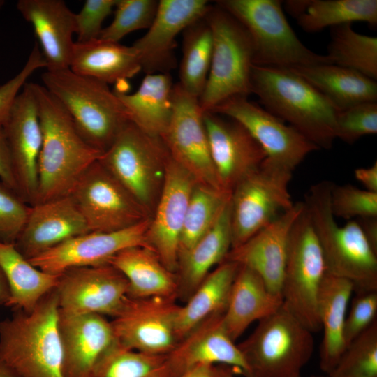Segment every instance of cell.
<instances>
[{"instance_id": "cell-1", "label": "cell", "mask_w": 377, "mask_h": 377, "mask_svg": "<svg viewBox=\"0 0 377 377\" xmlns=\"http://www.w3.org/2000/svg\"><path fill=\"white\" fill-rule=\"evenodd\" d=\"M30 84L43 134L38 165L37 204L69 195L77 180L99 160L103 152L81 136L66 110L43 85Z\"/></svg>"}, {"instance_id": "cell-2", "label": "cell", "mask_w": 377, "mask_h": 377, "mask_svg": "<svg viewBox=\"0 0 377 377\" xmlns=\"http://www.w3.org/2000/svg\"><path fill=\"white\" fill-rule=\"evenodd\" d=\"M251 93L265 110L295 128L319 149L337 139L339 110L317 89L292 69L253 65Z\"/></svg>"}, {"instance_id": "cell-3", "label": "cell", "mask_w": 377, "mask_h": 377, "mask_svg": "<svg viewBox=\"0 0 377 377\" xmlns=\"http://www.w3.org/2000/svg\"><path fill=\"white\" fill-rule=\"evenodd\" d=\"M0 321V358L20 377H64L56 288L30 312Z\"/></svg>"}, {"instance_id": "cell-4", "label": "cell", "mask_w": 377, "mask_h": 377, "mask_svg": "<svg viewBox=\"0 0 377 377\" xmlns=\"http://www.w3.org/2000/svg\"><path fill=\"white\" fill-rule=\"evenodd\" d=\"M333 183L322 181L309 189L304 203L323 254L327 273L349 281L354 293L377 291V252L356 220L339 226L332 213Z\"/></svg>"}, {"instance_id": "cell-5", "label": "cell", "mask_w": 377, "mask_h": 377, "mask_svg": "<svg viewBox=\"0 0 377 377\" xmlns=\"http://www.w3.org/2000/svg\"><path fill=\"white\" fill-rule=\"evenodd\" d=\"M44 87L60 103L81 136L103 152L127 122L125 109L108 84L70 68L46 71Z\"/></svg>"}, {"instance_id": "cell-6", "label": "cell", "mask_w": 377, "mask_h": 377, "mask_svg": "<svg viewBox=\"0 0 377 377\" xmlns=\"http://www.w3.org/2000/svg\"><path fill=\"white\" fill-rule=\"evenodd\" d=\"M216 4L246 30L256 66L295 69L331 64L326 55L305 46L289 24L279 0H221Z\"/></svg>"}, {"instance_id": "cell-7", "label": "cell", "mask_w": 377, "mask_h": 377, "mask_svg": "<svg viewBox=\"0 0 377 377\" xmlns=\"http://www.w3.org/2000/svg\"><path fill=\"white\" fill-rule=\"evenodd\" d=\"M237 346L247 366L246 377H302L314 339L313 332L282 304L259 320Z\"/></svg>"}, {"instance_id": "cell-8", "label": "cell", "mask_w": 377, "mask_h": 377, "mask_svg": "<svg viewBox=\"0 0 377 377\" xmlns=\"http://www.w3.org/2000/svg\"><path fill=\"white\" fill-rule=\"evenodd\" d=\"M213 39L210 69L199 98L202 112H211L224 101L251 93L253 47L244 27L216 4L205 17Z\"/></svg>"}, {"instance_id": "cell-9", "label": "cell", "mask_w": 377, "mask_h": 377, "mask_svg": "<svg viewBox=\"0 0 377 377\" xmlns=\"http://www.w3.org/2000/svg\"><path fill=\"white\" fill-rule=\"evenodd\" d=\"M168 158L161 138L149 135L127 121L98 161L151 217Z\"/></svg>"}, {"instance_id": "cell-10", "label": "cell", "mask_w": 377, "mask_h": 377, "mask_svg": "<svg viewBox=\"0 0 377 377\" xmlns=\"http://www.w3.org/2000/svg\"><path fill=\"white\" fill-rule=\"evenodd\" d=\"M326 273L321 247L304 203L289 235L281 296L283 305L313 333L321 329L317 297Z\"/></svg>"}, {"instance_id": "cell-11", "label": "cell", "mask_w": 377, "mask_h": 377, "mask_svg": "<svg viewBox=\"0 0 377 377\" xmlns=\"http://www.w3.org/2000/svg\"><path fill=\"white\" fill-rule=\"evenodd\" d=\"M293 171L265 160L230 195L231 249L243 244L294 205L288 185Z\"/></svg>"}, {"instance_id": "cell-12", "label": "cell", "mask_w": 377, "mask_h": 377, "mask_svg": "<svg viewBox=\"0 0 377 377\" xmlns=\"http://www.w3.org/2000/svg\"><path fill=\"white\" fill-rule=\"evenodd\" d=\"M69 195L90 232L117 231L151 217L98 161L84 172Z\"/></svg>"}, {"instance_id": "cell-13", "label": "cell", "mask_w": 377, "mask_h": 377, "mask_svg": "<svg viewBox=\"0 0 377 377\" xmlns=\"http://www.w3.org/2000/svg\"><path fill=\"white\" fill-rule=\"evenodd\" d=\"M172 106L170 121L161 138L170 156L197 184L223 190L213 165L199 98L177 83L172 89Z\"/></svg>"}, {"instance_id": "cell-14", "label": "cell", "mask_w": 377, "mask_h": 377, "mask_svg": "<svg viewBox=\"0 0 377 377\" xmlns=\"http://www.w3.org/2000/svg\"><path fill=\"white\" fill-rule=\"evenodd\" d=\"M175 297H127L110 321L116 341L126 348L151 355H167L178 343Z\"/></svg>"}, {"instance_id": "cell-15", "label": "cell", "mask_w": 377, "mask_h": 377, "mask_svg": "<svg viewBox=\"0 0 377 377\" xmlns=\"http://www.w3.org/2000/svg\"><path fill=\"white\" fill-rule=\"evenodd\" d=\"M212 112L242 125L266 154V160L291 171L311 152L319 149L295 128L246 96L228 98Z\"/></svg>"}, {"instance_id": "cell-16", "label": "cell", "mask_w": 377, "mask_h": 377, "mask_svg": "<svg viewBox=\"0 0 377 377\" xmlns=\"http://www.w3.org/2000/svg\"><path fill=\"white\" fill-rule=\"evenodd\" d=\"M128 290L127 279L110 264L68 269L59 275L56 287L61 312L112 318L121 309Z\"/></svg>"}, {"instance_id": "cell-17", "label": "cell", "mask_w": 377, "mask_h": 377, "mask_svg": "<svg viewBox=\"0 0 377 377\" xmlns=\"http://www.w3.org/2000/svg\"><path fill=\"white\" fill-rule=\"evenodd\" d=\"M17 193L31 206L36 201L38 165L43 134L36 97L30 82L22 87L3 126Z\"/></svg>"}, {"instance_id": "cell-18", "label": "cell", "mask_w": 377, "mask_h": 377, "mask_svg": "<svg viewBox=\"0 0 377 377\" xmlns=\"http://www.w3.org/2000/svg\"><path fill=\"white\" fill-rule=\"evenodd\" d=\"M150 220L151 217L128 228L114 232H87L69 239L29 260L38 269L56 275L73 267L108 264L113 256L126 248L150 247L147 239Z\"/></svg>"}, {"instance_id": "cell-19", "label": "cell", "mask_w": 377, "mask_h": 377, "mask_svg": "<svg viewBox=\"0 0 377 377\" xmlns=\"http://www.w3.org/2000/svg\"><path fill=\"white\" fill-rule=\"evenodd\" d=\"M197 182L169 154L162 189L147 232L149 246L163 265L177 274L181 232Z\"/></svg>"}, {"instance_id": "cell-20", "label": "cell", "mask_w": 377, "mask_h": 377, "mask_svg": "<svg viewBox=\"0 0 377 377\" xmlns=\"http://www.w3.org/2000/svg\"><path fill=\"white\" fill-rule=\"evenodd\" d=\"M211 6L206 0H161L148 31L133 47L141 71L146 74L170 73L176 66V38L192 24L204 18Z\"/></svg>"}, {"instance_id": "cell-21", "label": "cell", "mask_w": 377, "mask_h": 377, "mask_svg": "<svg viewBox=\"0 0 377 377\" xmlns=\"http://www.w3.org/2000/svg\"><path fill=\"white\" fill-rule=\"evenodd\" d=\"M211 156L221 188L231 192L266 159V154L237 121L212 112L204 113Z\"/></svg>"}, {"instance_id": "cell-22", "label": "cell", "mask_w": 377, "mask_h": 377, "mask_svg": "<svg viewBox=\"0 0 377 377\" xmlns=\"http://www.w3.org/2000/svg\"><path fill=\"white\" fill-rule=\"evenodd\" d=\"M223 314L216 313L203 320L166 355L170 377H179L205 364L230 366L246 377V362L225 329Z\"/></svg>"}, {"instance_id": "cell-23", "label": "cell", "mask_w": 377, "mask_h": 377, "mask_svg": "<svg viewBox=\"0 0 377 377\" xmlns=\"http://www.w3.org/2000/svg\"><path fill=\"white\" fill-rule=\"evenodd\" d=\"M59 330L64 377H94L117 342L111 322L98 314L72 315L59 310Z\"/></svg>"}, {"instance_id": "cell-24", "label": "cell", "mask_w": 377, "mask_h": 377, "mask_svg": "<svg viewBox=\"0 0 377 377\" xmlns=\"http://www.w3.org/2000/svg\"><path fill=\"white\" fill-rule=\"evenodd\" d=\"M304 207V202L294 203L290 209L243 244L230 249L225 260L250 267L262 278L271 292L281 295L290 232Z\"/></svg>"}, {"instance_id": "cell-25", "label": "cell", "mask_w": 377, "mask_h": 377, "mask_svg": "<svg viewBox=\"0 0 377 377\" xmlns=\"http://www.w3.org/2000/svg\"><path fill=\"white\" fill-rule=\"evenodd\" d=\"M90 232L68 195L35 204L30 210L15 246L31 260L74 237Z\"/></svg>"}, {"instance_id": "cell-26", "label": "cell", "mask_w": 377, "mask_h": 377, "mask_svg": "<svg viewBox=\"0 0 377 377\" xmlns=\"http://www.w3.org/2000/svg\"><path fill=\"white\" fill-rule=\"evenodd\" d=\"M17 9L34 27L47 71L69 68L75 13L62 0H20Z\"/></svg>"}, {"instance_id": "cell-27", "label": "cell", "mask_w": 377, "mask_h": 377, "mask_svg": "<svg viewBox=\"0 0 377 377\" xmlns=\"http://www.w3.org/2000/svg\"><path fill=\"white\" fill-rule=\"evenodd\" d=\"M282 304L281 295L271 292L254 270L239 265L223 314V325L235 341L251 324L273 313Z\"/></svg>"}, {"instance_id": "cell-28", "label": "cell", "mask_w": 377, "mask_h": 377, "mask_svg": "<svg viewBox=\"0 0 377 377\" xmlns=\"http://www.w3.org/2000/svg\"><path fill=\"white\" fill-rule=\"evenodd\" d=\"M353 293V286L349 281L327 273L319 288L317 312L323 331L320 367L326 375L334 368L346 348L343 332Z\"/></svg>"}, {"instance_id": "cell-29", "label": "cell", "mask_w": 377, "mask_h": 377, "mask_svg": "<svg viewBox=\"0 0 377 377\" xmlns=\"http://www.w3.org/2000/svg\"><path fill=\"white\" fill-rule=\"evenodd\" d=\"M170 73L146 74L133 94L114 91L122 103L128 121L145 133L160 138L172 116L173 89Z\"/></svg>"}, {"instance_id": "cell-30", "label": "cell", "mask_w": 377, "mask_h": 377, "mask_svg": "<svg viewBox=\"0 0 377 377\" xmlns=\"http://www.w3.org/2000/svg\"><path fill=\"white\" fill-rule=\"evenodd\" d=\"M128 282V297H178L177 274L170 271L150 247L131 246L113 256L109 263Z\"/></svg>"}, {"instance_id": "cell-31", "label": "cell", "mask_w": 377, "mask_h": 377, "mask_svg": "<svg viewBox=\"0 0 377 377\" xmlns=\"http://www.w3.org/2000/svg\"><path fill=\"white\" fill-rule=\"evenodd\" d=\"M69 68L108 84L121 82L141 71L135 48L100 38L75 42Z\"/></svg>"}, {"instance_id": "cell-32", "label": "cell", "mask_w": 377, "mask_h": 377, "mask_svg": "<svg viewBox=\"0 0 377 377\" xmlns=\"http://www.w3.org/2000/svg\"><path fill=\"white\" fill-rule=\"evenodd\" d=\"M231 246L230 199L214 226L179 257L178 296L188 298L211 269L225 260Z\"/></svg>"}, {"instance_id": "cell-33", "label": "cell", "mask_w": 377, "mask_h": 377, "mask_svg": "<svg viewBox=\"0 0 377 377\" xmlns=\"http://www.w3.org/2000/svg\"><path fill=\"white\" fill-rule=\"evenodd\" d=\"M239 267L237 263L224 260L209 273L186 303L179 306L175 318L178 341L207 318L225 312Z\"/></svg>"}, {"instance_id": "cell-34", "label": "cell", "mask_w": 377, "mask_h": 377, "mask_svg": "<svg viewBox=\"0 0 377 377\" xmlns=\"http://www.w3.org/2000/svg\"><path fill=\"white\" fill-rule=\"evenodd\" d=\"M323 94L339 111L377 101V83L357 71L332 64L292 69Z\"/></svg>"}, {"instance_id": "cell-35", "label": "cell", "mask_w": 377, "mask_h": 377, "mask_svg": "<svg viewBox=\"0 0 377 377\" xmlns=\"http://www.w3.org/2000/svg\"><path fill=\"white\" fill-rule=\"evenodd\" d=\"M283 4L298 25L309 33L354 22L377 24L376 0H289Z\"/></svg>"}, {"instance_id": "cell-36", "label": "cell", "mask_w": 377, "mask_h": 377, "mask_svg": "<svg viewBox=\"0 0 377 377\" xmlns=\"http://www.w3.org/2000/svg\"><path fill=\"white\" fill-rule=\"evenodd\" d=\"M0 267L8 284V307L31 311L39 301L54 289L59 275L46 273L24 257L14 244L0 242Z\"/></svg>"}, {"instance_id": "cell-37", "label": "cell", "mask_w": 377, "mask_h": 377, "mask_svg": "<svg viewBox=\"0 0 377 377\" xmlns=\"http://www.w3.org/2000/svg\"><path fill=\"white\" fill-rule=\"evenodd\" d=\"M212 47V33L205 17L184 31L178 84L198 98L203 92L208 77Z\"/></svg>"}, {"instance_id": "cell-38", "label": "cell", "mask_w": 377, "mask_h": 377, "mask_svg": "<svg viewBox=\"0 0 377 377\" xmlns=\"http://www.w3.org/2000/svg\"><path fill=\"white\" fill-rule=\"evenodd\" d=\"M326 56L332 64L377 80V38L356 32L351 24L331 28Z\"/></svg>"}, {"instance_id": "cell-39", "label": "cell", "mask_w": 377, "mask_h": 377, "mask_svg": "<svg viewBox=\"0 0 377 377\" xmlns=\"http://www.w3.org/2000/svg\"><path fill=\"white\" fill-rule=\"evenodd\" d=\"M231 192L196 184L187 207L179 246V258L216 223ZM179 262V261H178Z\"/></svg>"}, {"instance_id": "cell-40", "label": "cell", "mask_w": 377, "mask_h": 377, "mask_svg": "<svg viewBox=\"0 0 377 377\" xmlns=\"http://www.w3.org/2000/svg\"><path fill=\"white\" fill-rule=\"evenodd\" d=\"M94 377H170L166 355H151L117 342L97 366Z\"/></svg>"}, {"instance_id": "cell-41", "label": "cell", "mask_w": 377, "mask_h": 377, "mask_svg": "<svg viewBox=\"0 0 377 377\" xmlns=\"http://www.w3.org/2000/svg\"><path fill=\"white\" fill-rule=\"evenodd\" d=\"M329 377H377V320L344 350Z\"/></svg>"}, {"instance_id": "cell-42", "label": "cell", "mask_w": 377, "mask_h": 377, "mask_svg": "<svg viewBox=\"0 0 377 377\" xmlns=\"http://www.w3.org/2000/svg\"><path fill=\"white\" fill-rule=\"evenodd\" d=\"M156 0H117L113 20L103 28L100 39L119 43L126 35L151 24L158 9Z\"/></svg>"}, {"instance_id": "cell-43", "label": "cell", "mask_w": 377, "mask_h": 377, "mask_svg": "<svg viewBox=\"0 0 377 377\" xmlns=\"http://www.w3.org/2000/svg\"><path fill=\"white\" fill-rule=\"evenodd\" d=\"M330 207L334 217L350 220L354 218L377 217V193L360 189L351 184L332 186Z\"/></svg>"}, {"instance_id": "cell-44", "label": "cell", "mask_w": 377, "mask_h": 377, "mask_svg": "<svg viewBox=\"0 0 377 377\" xmlns=\"http://www.w3.org/2000/svg\"><path fill=\"white\" fill-rule=\"evenodd\" d=\"M377 133V102L361 103L338 112L336 138L353 144Z\"/></svg>"}, {"instance_id": "cell-45", "label": "cell", "mask_w": 377, "mask_h": 377, "mask_svg": "<svg viewBox=\"0 0 377 377\" xmlns=\"http://www.w3.org/2000/svg\"><path fill=\"white\" fill-rule=\"evenodd\" d=\"M30 207L11 188L0 182V242L15 244Z\"/></svg>"}, {"instance_id": "cell-46", "label": "cell", "mask_w": 377, "mask_h": 377, "mask_svg": "<svg viewBox=\"0 0 377 377\" xmlns=\"http://www.w3.org/2000/svg\"><path fill=\"white\" fill-rule=\"evenodd\" d=\"M351 301L343 332L346 348L377 320V291L355 293Z\"/></svg>"}, {"instance_id": "cell-47", "label": "cell", "mask_w": 377, "mask_h": 377, "mask_svg": "<svg viewBox=\"0 0 377 377\" xmlns=\"http://www.w3.org/2000/svg\"><path fill=\"white\" fill-rule=\"evenodd\" d=\"M117 0H87L78 13L75 14V42L86 43L99 38L102 24L112 13Z\"/></svg>"}, {"instance_id": "cell-48", "label": "cell", "mask_w": 377, "mask_h": 377, "mask_svg": "<svg viewBox=\"0 0 377 377\" xmlns=\"http://www.w3.org/2000/svg\"><path fill=\"white\" fill-rule=\"evenodd\" d=\"M46 68L43 56L36 43L20 71L13 78L0 85V126H3L8 117L14 101L20 89L27 83V79L33 73Z\"/></svg>"}, {"instance_id": "cell-49", "label": "cell", "mask_w": 377, "mask_h": 377, "mask_svg": "<svg viewBox=\"0 0 377 377\" xmlns=\"http://www.w3.org/2000/svg\"><path fill=\"white\" fill-rule=\"evenodd\" d=\"M0 179L17 193L10 151L2 126H0Z\"/></svg>"}, {"instance_id": "cell-50", "label": "cell", "mask_w": 377, "mask_h": 377, "mask_svg": "<svg viewBox=\"0 0 377 377\" xmlns=\"http://www.w3.org/2000/svg\"><path fill=\"white\" fill-rule=\"evenodd\" d=\"M355 177L365 188V190L377 193V162L369 168H361L355 170Z\"/></svg>"}, {"instance_id": "cell-51", "label": "cell", "mask_w": 377, "mask_h": 377, "mask_svg": "<svg viewBox=\"0 0 377 377\" xmlns=\"http://www.w3.org/2000/svg\"><path fill=\"white\" fill-rule=\"evenodd\" d=\"M365 237L377 252V217H365L356 220Z\"/></svg>"}, {"instance_id": "cell-52", "label": "cell", "mask_w": 377, "mask_h": 377, "mask_svg": "<svg viewBox=\"0 0 377 377\" xmlns=\"http://www.w3.org/2000/svg\"><path fill=\"white\" fill-rule=\"evenodd\" d=\"M214 365H200L186 372L179 377H212Z\"/></svg>"}, {"instance_id": "cell-53", "label": "cell", "mask_w": 377, "mask_h": 377, "mask_svg": "<svg viewBox=\"0 0 377 377\" xmlns=\"http://www.w3.org/2000/svg\"><path fill=\"white\" fill-rule=\"evenodd\" d=\"M237 374L239 373L230 366L217 364L213 366L212 377H237Z\"/></svg>"}, {"instance_id": "cell-54", "label": "cell", "mask_w": 377, "mask_h": 377, "mask_svg": "<svg viewBox=\"0 0 377 377\" xmlns=\"http://www.w3.org/2000/svg\"><path fill=\"white\" fill-rule=\"evenodd\" d=\"M10 290L5 275L0 267V305L7 306Z\"/></svg>"}, {"instance_id": "cell-55", "label": "cell", "mask_w": 377, "mask_h": 377, "mask_svg": "<svg viewBox=\"0 0 377 377\" xmlns=\"http://www.w3.org/2000/svg\"><path fill=\"white\" fill-rule=\"evenodd\" d=\"M0 377H20L0 358Z\"/></svg>"}, {"instance_id": "cell-56", "label": "cell", "mask_w": 377, "mask_h": 377, "mask_svg": "<svg viewBox=\"0 0 377 377\" xmlns=\"http://www.w3.org/2000/svg\"><path fill=\"white\" fill-rule=\"evenodd\" d=\"M310 377H329L327 375L325 376H311Z\"/></svg>"}, {"instance_id": "cell-57", "label": "cell", "mask_w": 377, "mask_h": 377, "mask_svg": "<svg viewBox=\"0 0 377 377\" xmlns=\"http://www.w3.org/2000/svg\"><path fill=\"white\" fill-rule=\"evenodd\" d=\"M3 3H4L3 1H0V9L2 7V6L3 5Z\"/></svg>"}]
</instances>
